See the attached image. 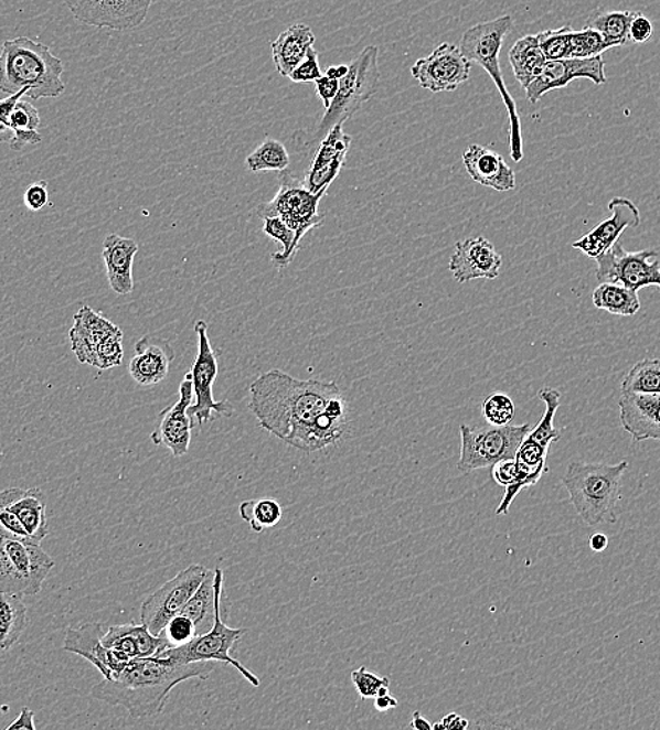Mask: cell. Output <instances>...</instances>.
Segmentation results:
<instances>
[{
  "instance_id": "obj_1",
  "label": "cell",
  "mask_w": 660,
  "mask_h": 730,
  "mask_svg": "<svg viewBox=\"0 0 660 730\" xmlns=\"http://www.w3.org/2000/svg\"><path fill=\"white\" fill-rule=\"evenodd\" d=\"M249 409L263 429L306 452L338 443L345 431V400L337 383L297 379L281 369L252 383Z\"/></svg>"
},
{
  "instance_id": "obj_2",
  "label": "cell",
  "mask_w": 660,
  "mask_h": 730,
  "mask_svg": "<svg viewBox=\"0 0 660 730\" xmlns=\"http://www.w3.org/2000/svg\"><path fill=\"white\" fill-rule=\"evenodd\" d=\"M214 667V662L177 663L155 656L132 659L118 675L96 684L91 696L126 709L136 719L155 717L163 711L178 684L190 678L205 680Z\"/></svg>"
},
{
  "instance_id": "obj_3",
  "label": "cell",
  "mask_w": 660,
  "mask_h": 730,
  "mask_svg": "<svg viewBox=\"0 0 660 730\" xmlns=\"http://www.w3.org/2000/svg\"><path fill=\"white\" fill-rule=\"evenodd\" d=\"M64 71L49 45L29 37L8 40L0 53V90L14 95L30 87V99H54L65 92Z\"/></svg>"
},
{
  "instance_id": "obj_4",
  "label": "cell",
  "mask_w": 660,
  "mask_h": 730,
  "mask_svg": "<svg viewBox=\"0 0 660 730\" xmlns=\"http://www.w3.org/2000/svg\"><path fill=\"white\" fill-rule=\"evenodd\" d=\"M628 470V462L615 465L602 462L574 461L562 476L565 490L577 516L586 526L617 522V507L621 501L622 477Z\"/></svg>"
},
{
  "instance_id": "obj_5",
  "label": "cell",
  "mask_w": 660,
  "mask_h": 730,
  "mask_svg": "<svg viewBox=\"0 0 660 730\" xmlns=\"http://www.w3.org/2000/svg\"><path fill=\"white\" fill-rule=\"evenodd\" d=\"M513 25V18L510 14H504L491 22L478 23L462 34L458 47L469 63L482 66L497 85L509 112L510 155L514 162L519 163L523 159L522 126H520L522 122H520L518 106L509 94L499 66L500 51H502L504 39L512 32Z\"/></svg>"
},
{
  "instance_id": "obj_6",
  "label": "cell",
  "mask_w": 660,
  "mask_h": 730,
  "mask_svg": "<svg viewBox=\"0 0 660 730\" xmlns=\"http://www.w3.org/2000/svg\"><path fill=\"white\" fill-rule=\"evenodd\" d=\"M379 47L369 45L349 64L348 75L339 80L337 97L330 103L317 136L324 138L334 126L344 125L376 94L380 85Z\"/></svg>"
},
{
  "instance_id": "obj_7",
  "label": "cell",
  "mask_w": 660,
  "mask_h": 730,
  "mask_svg": "<svg viewBox=\"0 0 660 730\" xmlns=\"http://www.w3.org/2000/svg\"><path fill=\"white\" fill-rule=\"evenodd\" d=\"M280 187L275 198L257 208L260 218L277 217L285 221L288 228L296 234V245L300 249L301 240L309 230L318 228L323 223V214L319 213L321 202L328 189L319 193L309 192L304 180L290 171L278 174Z\"/></svg>"
},
{
  "instance_id": "obj_8",
  "label": "cell",
  "mask_w": 660,
  "mask_h": 730,
  "mask_svg": "<svg viewBox=\"0 0 660 730\" xmlns=\"http://www.w3.org/2000/svg\"><path fill=\"white\" fill-rule=\"evenodd\" d=\"M531 430V425L485 426L471 428L461 425V454L457 470L469 472L492 468L499 461L514 459L520 444Z\"/></svg>"
},
{
  "instance_id": "obj_9",
  "label": "cell",
  "mask_w": 660,
  "mask_h": 730,
  "mask_svg": "<svg viewBox=\"0 0 660 730\" xmlns=\"http://www.w3.org/2000/svg\"><path fill=\"white\" fill-rule=\"evenodd\" d=\"M54 567L40 544L0 539V593L39 594Z\"/></svg>"
},
{
  "instance_id": "obj_10",
  "label": "cell",
  "mask_w": 660,
  "mask_h": 730,
  "mask_svg": "<svg viewBox=\"0 0 660 730\" xmlns=\"http://www.w3.org/2000/svg\"><path fill=\"white\" fill-rule=\"evenodd\" d=\"M245 632L244 629H231V626L225 625L220 609L215 616V624L207 634L194 636L192 641L184 645L170 646L155 657L177 663L223 662L225 665L234 666L236 670L241 672V675L252 686L259 687L260 678L256 677L249 668L242 665L235 657H232L235 645L238 644Z\"/></svg>"
},
{
  "instance_id": "obj_11",
  "label": "cell",
  "mask_w": 660,
  "mask_h": 730,
  "mask_svg": "<svg viewBox=\"0 0 660 730\" xmlns=\"http://www.w3.org/2000/svg\"><path fill=\"white\" fill-rule=\"evenodd\" d=\"M209 570L203 565H190L143 600L141 622L151 634L161 635L169 621L182 614L185 604L203 583Z\"/></svg>"
},
{
  "instance_id": "obj_12",
  "label": "cell",
  "mask_w": 660,
  "mask_h": 730,
  "mask_svg": "<svg viewBox=\"0 0 660 730\" xmlns=\"http://www.w3.org/2000/svg\"><path fill=\"white\" fill-rule=\"evenodd\" d=\"M194 332L199 336V353L189 374L192 377L195 404L189 406L188 414L193 423L198 420L200 428H203L207 421L214 419L213 414L231 416L234 409L226 400L216 402L214 399L213 387L219 375V359L211 346L207 322H195Z\"/></svg>"
},
{
  "instance_id": "obj_13",
  "label": "cell",
  "mask_w": 660,
  "mask_h": 730,
  "mask_svg": "<svg viewBox=\"0 0 660 730\" xmlns=\"http://www.w3.org/2000/svg\"><path fill=\"white\" fill-rule=\"evenodd\" d=\"M596 277L600 282H615L638 292L643 287L660 288V261L658 251H627L620 241L595 259Z\"/></svg>"
},
{
  "instance_id": "obj_14",
  "label": "cell",
  "mask_w": 660,
  "mask_h": 730,
  "mask_svg": "<svg viewBox=\"0 0 660 730\" xmlns=\"http://www.w3.org/2000/svg\"><path fill=\"white\" fill-rule=\"evenodd\" d=\"M77 22L96 29L131 32L146 22L153 0H64Z\"/></svg>"
},
{
  "instance_id": "obj_15",
  "label": "cell",
  "mask_w": 660,
  "mask_h": 730,
  "mask_svg": "<svg viewBox=\"0 0 660 730\" xmlns=\"http://www.w3.org/2000/svg\"><path fill=\"white\" fill-rule=\"evenodd\" d=\"M471 65L458 45L443 43L426 58L417 60L411 74L423 89L440 94L457 90L466 84Z\"/></svg>"
},
{
  "instance_id": "obj_16",
  "label": "cell",
  "mask_w": 660,
  "mask_h": 730,
  "mask_svg": "<svg viewBox=\"0 0 660 730\" xmlns=\"http://www.w3.org/2000/svg\"><path fill=\"white\" fill-rule=\"evenodd\" d=\"M576 79H589L600 86L607 82L605 61L602 55L593 58H568L546 61L537 79L531 82L525 95L531 105L550 92L564 89Z\"/></svg>"
},
{
  "instance_id": "obj_17",
  "label": "cell",
  "mask_w": 660,
  "mask_h": 730,
  "mask_svg": "<svg viewBox=\"0 0 660 730\" xmlns=\"http://www.w3.org/2000/svg\"><path fill=\"white\" fill-rule=\"evenodd\" d=\"M103 625L99 622H86L77 629H68L64 641V651L75 653L91 662L105 678L118 675L132 659L124 653L108 650L103 645Z\"/></svg>"
},
{
  "instance_id": "obj_18",
  "label": "cell",
  "mask_w": 660,
  "mask_h": 730,
  "mask_svg": "<svg viewBox=\"0 0 660 730\" xmlns=\"http://www.w3.org/2000/svg\"><path fill=\"white\" fill-rule=\"evenodd\" d=\"M503 259L493 244L483 236L458 241L451 256L450 271L460 285L472 280H494L500 275Z\"/></svg>"
},
{
  "instance_id": "obj_19",
  "label": "cell",
  "mask_w": 660,
  "mask_h": 730,
  "mask_svg": "<svg viewBox=\"0 0 660 730\" xmlns=\"http://www.w3.org/2000/svg\"><path fill=\"white\" fill-rule=\"evenodd\" d=\"M608 210L611 213L610 218L603 221L584 238L574 241L572 248L584 251L590 259H597L613 248L624 230L641 224V214L630 198L615 197L608 204Z\"/></svg>"
},
{
  "instance_id": "obj_20",
  "label": "cell",
  "mask_w": 660,
  "mask_h": 730,
  "mask_svg": "<svg viewBox=\"0 0 660 730\" xmlns=\"http://www.w3.org/2000/svg\"><path fill=\"white\" fill-rule=\"evenodd\" d=\"M179 400L161 414L162 419L158 429L151 436L155 445H164L174 457L188 454L192 441L193 420L188 414L189 406L193 404L194 393L192 377L185 374L179 388Z\"/></svg>"
},
{
  "instance_id": "obj_21",
  "label": "cell",
  "mask_w": 660,
  "mask_h": 730,
  "mask_svg": "<svg viewBox=\"0 0 660 730\" xmlns=\"http://www.w3.org/2000/svg\"><path fill=\"white\" fill-rule=\"evenodd\" d=\"M350 146H352V137L344 133L343 125L334 126L327 133L304 179L309 192L319 193L330 187L344 167Z\"/></svg>"
},
{
  "instance_id": "obj_22",
  "label": "cell",
  "mask_w": 660,
  "mask_h": 730,
  "mask_svg": "<svg viewBox=\"0 0 660 730\" xmlns=\"http://www.w3.org/2000/svg\"><path fill=\"white\" fill-rule=\"evenodd\" d=\"M134 350L136 356L128 364L134 383L141 387H153L168 377L170 364L177 357L172 344L162 337L143 336Z\"/></svg>"
},
{
  "instance_id": "obj_23",
  "label": "cell",
  "mask_w": 660,
  "mask_h": 730,
  "mask_svg": "<svg viewBox=\"0 0 660 730\" xmlns=\"http://www.w3.org/2000/svg\"><path fill=\"white\" fill-rule=\"evenodd\" d=\"M618 408L622 429L634 441L654 440L660 443V394H622Z\"/></svg>"
},
{
  "instance_id": "obj_24",
  "label": "cell",
  "mask_w": 660,
  "mask_h": 730,
  "mask_svg": "<svg viewBox=\"0 0 660 730\" xmlns=\"http://www.w3.org/2000/svg\"><path fill=\"white\" fill-rule=\"evenodd\" d=\"M118 332H121V329L115 323L91 307L84 305L76 313L74 326L70 331L72 352L79 363L93 365L100 344Z\"/></svg>"
},
{
  "instance_id": "obj_25",
  "label": "cell",
  "mask_w": 660,
  "mask_h": 730,
  "mask_svg": "<svg viewBox=\"0 0 660 730\" xmlns=\"http://www.w3.org/2000/svg\"><path fill=\"white\" fill-rule=\"evenodd\" d=\"M102 642L108 650L121 652L130 659L157 656L172 646L167 636L151 634L142 622L139 625L134 622L113 625L105 632Z\"/></svg>"
},
{
  "instance_id": "obj_26",
  "label": "cell",
  "mask_w": 660,
  "mask_h": 730,
  "mask_svg": "<svg viewBox=\"0 0 660 730\" xmlns=\"http://www.w3.org/2000/svg\"><path fill=\"white\" fill-rule=\"evenodd\" d=\"M462 163L469 176L485 187L497 192H510L515 189V173L502 155L492 149L471 146L464 152Z\"/></svg>"
},
{
  "instance_id": "obj_27",
  "label": "cell",
  "mask_w": 660,
  "mask_h": 730,
  "mask_svg": "<svg viewBox=\"0 0 660 730\" xmlns=\"http://www.w3.org/2000/svg\"><path fill=\"white\" fill-rule=\"evenodd\" d=\"M137 254V241L117 234L108 235L103 244L108 285L117 296H128L134 290L132 265Z\"/></svg>"
},
{
  "instance_id": "obj_28",
  "label": "cell",
  "mask_w": 660,
  "mask_h": 730,
  "mask_svg": "<svg viewBox=\"0 0 660 730\" xmlns=\"http://www.w3.org/2000/svg\"><path fill=\"white\" fill-rule=\"evenodd\" d=\"M224 572L221 569L209 570L207 576L185 604L182 614L192 619L195 636L207 634L215 624V616L221 609L223 598Z\"/></svg>"
},
{
  "instance_id": "obj_29",
  "label": "cell",
  "mask_w": 660,
  "mask_h": 730,
  "mask_svg": "<svg viewBox=\"0 0 660 730\" xmlns=\"http://www.w3.org/2000/svg\"><path fill=\"white\" fill-rule=\"evenodd\" d=\"M316 44V35L307 24L296 23L278 35L272 43L273 63L278 74L290 78L294 69L306 58L308 50Z\"/></svg>"
},
{
  "instance_id": "obj_30",
  "label": "cell",
  "mask_w": 660,
  "mask_h": 730,
  "mask_svg": "<svg viewBox=\"0 0 660 730\" xmlns=\"http://www.w3.org/2000/svg\"><path fill=\"white\" fill-rule=\"evenodd\" d=\"M12 511L22 522L25 532L33 538L35 544H41L49 536V523L45 517V495L43 492L33 490H20L18 495L10 502Z\"/></svg>"
},
{
  "instance_id": "obj_31",
  "label": "cell",
  "mask_w": 660,
  "mask_h": 730,
  "mask_svg": "<svg viewBox=\"0 0 660 730\" xmlns=\"http://www.w3.org/2000/svg\"><path fill=\"white\" fill-rule=\"evenodd\" d=\"M509 63L512 65L513 74L520 86L524 90L528 89L531 82L539 78L546 63L537 35H525L515 41L509 51Z\"/></svg>"
},
{
  "instance_id": "obj_32",
  "label": "cell",
  "mask_w": 660,
  "mask_h": 730,
  "mask_svg": "<svg viewBox=\"0 0 660 730\" xmlns=\"http://www.w3.org/2000/svg\"><path fill=\"white\" fill-rule=\"evenodd\" d=\"M24 595L0 593V651L8 652L18 644L28 624Z\"/></svg>"
},
{
  "instance_id": "obj_33",
  "label": "cell",
  "mask_w": 660,
  "mask_h": 730,
  "mask_svg": "<svg viewBox=\"0 0 660 730\" xmlns=\"http://www.w3.org/2000/svg\"><path fill=\"white\" fill-rule=\"evenodd\" d=\"M593 305L613 315L632 316L641 310L638 292L615 282H600L593 291Z\"/></svg>"
},
{
  "instance_id": "obj_34",
  "label": "cell",
  "mask_w": 660,
  "mask_h": 730,
  "mask_svg": "<svg viewBox=\"0 0 660 730\" xmlns=\"http://www.w3.org/2000/svg\"><path fill=\"white\" fill-rule=\"evenodd\" d=\"M634 12L624 10H596L586 20V28L595 29L603 34L610 47H621L630 41V28Z\"/></svg>"
},
{
  "instance_id": "obj_35",
  "label": "cell",
  "mask_w": 660,
  "mask_h": 730,
  "mask_svg": "<svg viewBox=\"0 0 660 730\" xmlns=\"http://www.w3.org/2000/svg\"><path fill=\"white\" fill-rule=\"evenodd\" d=\"M10 128L13 131L10 148L13 151H22L28 146H39L43 141L40 136L41 118L39 110L31 103L20 99L10 116Z\"/></svg>"
},
{
  "instance_id": "obj_36",
  "label": "cell",
  "mask_w": 660,
  "mask_h": 730,
  "mask_svg": "<svg viewBox=\"0 0 660 730\" xmlns=\"http://www.w3.org/2000/svg\"><path fill=\"white\" fill-rule=\"evenodd\" d=\"M290 163L287 148L273 138H267L246 158V168L254 173L287 171Z\"/></svg>"
},
{
  "instance_id": "obj_37",
  "label": "cell",
  "mask_w": 660,
  "mask_h": 730,
  "mask_svg": "<svg viewBox=\"0 0 660 730\" xmlns=\"http://www.w3.org/2000/svg\"><path fill=\"white\" fill-rule=\"evenodd\" d=\"M621 394H660V359H642L624 378Z\"/></svg>"
},
{
  "instance_id": "obj_38",
  "label": "cell",
  "mask_w": 660,
  "mask_h": 730,
  "mask_svg": "<svg viewBox=\"0 0 660 730\" xmlns=\"http://www.w3.org/2000/svg\"><path fill=\"white\" fill-rule=\"evenodd\" d=\"M239 514L242 520L249 524L252 532L262 533L266 528L276 527L283 518L280 503L273 498L262 501H246L241 503Z\"/></svg>"
},
{
  "instance_id": "obj_39",
  "label": "cell",
  "mask_w": 660,
  "mask_h": 730,
  "mask_svg": "<svg viewBox=\"0 0 660 730\" xmlns=\"http://www.w3.org/2000/svg\"><path fill=\"white\" fill-rule=\"evenodd\" d=\"M265 225H263V233H265L269 238L280 241L283 245V250L277 251V254L272 255L273 265L277 269H285L294 260V256L297 255L298 248L296 245V234L291 228H288L285 221H281L277 217H267L263 218Z\"/></svg>"
},
{
  "instance_id": "obj_40",
  "label": "cell",
  "mask_w": 660,
  "mask_h": 730,
  "mask_svg": "<svg viewBox=\"0 0 660 730\" xmlns=\"http://www.w3.org/2000/svg\"><path fill=\"white\" fill-rule=\"evenodd\" d=\"M19 491L20 487H9L0 492V539H18V541L35 544L25 532L22 522L9 507Z\"/></svg>"
},
{
  "instance_id": "obj_41",
  "label": "cell",
  "mask_w": 660,
  "mask_h": 730,
  "mask_svg": "<svg viewBox=\"0 0 660 730\" xmlns=\"http://www.w3.org/2000/svg\"><path fill=\"white\" fill-rule=\"evenodd\" d=\"M610 49V44L595 29L585 28L581 32H572L569 58H593Z\"/></svg>"
},
{
  "instance_id": "obj_42",
  "label": "cell",
  "mask_w": 660,
  "mask_h": 730,
  "mask_svg": "<svg viewBox=\"0 0 660 730\" xmlns=\"http://www.w3.org/2000/svg\"><path fill=\"white\" fill-rule=\"evenodd\" d=\"M572 32L574 29L571 25H564L561 29L545 30V32L535 34L546 61L569 58Z\"/></svg>"
},
{
  "instance_id": "obj_43",
  "label": "cell",
  "mask_w": 660,
  "mask_h": 730,
  "mask_svg": "<svg viewBox=\"0 0 660 730\" xmlns=\"http://www.w3.org/2000/svg\"><path fill=\"white\" fill-rule=\"evenodd\" d=\"M515 408L513 400L503 393H493L489 395L482 405V415L488 425L502 426L512 425Z\"/></svg>"
},
{
  "instance_id": "obj_44",
  "label": "cell",
  "mask_w": 660,
  "mask_h": 730,
  "mask_svg": "<svg viewBox=\"0 0 660 730\" xmlns=\"http://www.w3.org/2000/svg\"><path fill=\"white\" fill-rule=\"evenodd\" d=\"M123 339L124 333L121 331L113 334L106 342H103L99 348H97L95 362H93L92 367L106 372V369L121 365L124 357Z\"/></svg>"
},
{
  "instance_id": "obj_45",
  "label": "cell",
  "mask_w": 660,
  "mask_h": 730,
  "mask_svg": "<svg viewBox=\"0 0 660 730\" xmlns=\"http://www.w3.org/2000/svg\"><path fill=\"white\" fill-rule=\"evenodd\" d=\"M352 681L363 701L364 699H374L381 688L390 687V678L376 676L375 673L368 670V667L364 666L352 672Z\"/></svg>"
},
{
  "instance_id": "obj_46",
  "label": "cell",
  "mask_w": 660,
  "mask_h": 730,
  "mask_svg": "<svg viewBox=\"0 0 660 730\" xmlns=\"http://www.w3.org/2000/svg\"><path fill=\"white\" fill-rule=\"evenodd\" d=\"M172 646H180L188 644L195 636V625L192 619L188 615L179 614L169 624L164 626L162 632Z\"/></svg>"
},
{
  "instance_id": "obj_47",
  "label": "cell",
  "mask_w": 660,
  "mask_h": 730,
  "mask_svg": "<svg viewBox=\"0 0 660 730\" xmlns=\"http://www.w3.org/2000/svg\"><path fill=\"white\" fill-rule=\"evenodd\" d=\"M322 76L321 66H319L318 51L313 47L308 50L306 58L301 64L294 69L290 78L296 84H307V82H316Z\"/></svg>"
},
{
  "instance_id": "obj_48",
  "label": "cell",
  "mask_w": 660,
  "mask_h": 730,
  "mask_svg": "<svg viewBox=\"0 0 660 730\" xmlns=\"http://www.w3.org/2000/svg\"><path fill=\"white\" fill-rule=\"evenodd\" d=\"M23 202L25 207L30 211H34V213L43 210L50 202L49 184L43 182V180L31 184V186L24 192Z\"/></svg>"
},
{
  "instance_id": "obj_49",
  "label": "cell",
  "mask_w": 660,
  "mask_h": 730,
  "mask_svg": "<svg viewBox=\"0 0 660 730\" xmlns=\"http://www.w3.org/2000/svg\"><path fill=\"white\" fill-rule=\"evenodd\" d=\"M653 24L651 20L643 17L641 13H636L630 28V40L632 43L643 44L652 39Z\"/></svg>"
},
{
  "instance_id": "obj_50",
  "label": "cell",
  "mask_w": 660,
  "mask_h": 730,
  "mask_svg": "<svg viewBox=\"0 0 660 730\" xmlns=\"http://www.w3.org/2000/svg\"><path fill=\"white\" fill-rule=\"evenodd\" d=\"M316 86L319 99L323 101L324 109H328L330 103H332L334 97L338 95L339 80L329 78L327 75H322L321 78L316 80Z\"/></svg>"
},
{
  "instance_id": "obj_51",
  "label": "cell",
  "mask_w": 660,
  "mask_h": 730,
  "mask_svg": "<svg viewBox=\"0 0 660 730\" xmlns=\"http://www.w3.org/2000/svg\"><path fill=\"white\" fill-rule=\"evenodd\" d=\"M29 90L30 87H24L18 94L9 95L8 99L0 100V122L9 127L10 116H12L15 105L20 99H23V96L28 95Z\"/></svg>"
},
{
  "instance_id": "obj_52",
  "label": "cell",
  "mask_w": 660,
  "mask_h": 730,
  "mask_svg": "<svg viewBox=\"0 0 660 730\" xmlns=\"http://www.w3.org/2000/svg\"><path fill=\"white\" fill-rule=\"evenodd\" d=\"M469 723L466 718L458 713H448L440 722L433 723L435 730H466Z\"/></svg>"
},
{
  "instance_id": "obj_53",
  "label": "cell",
  "mask_w": 660,
  "mask_h": 730,
  "mask_svg": "<svg viewBox=\"0 0 660 730\" xmlns=\"http://www.w3.org/2000/svg\"><path fill=\"white\" fill-rule=\"evenodd\" d=\"M398 707V699L392 696L390 687L381 688L380 693L374 698V708L379 712H386L390 709Z\"/></svg>"
},
{
  "instance_id": "obj_54",
  "label": "cell",
  "mask_w": 660,
  "mask_h": 730,
  "mask_svg": "<svg viewBox=\"0 0 660 730\" xmlns=\"http://www.w3.org/2000/svg\"><path fill=\"white\" fill-rule=\"evenodd\" d=\"M8 730L12 729H30L35 730L34 723V711H31L29 707H24L19 717L15 718V721L10 723L7 728Z\"/></svg>"
},
{
  "instance_id": "obj_55",
  "label": "cell",
  "mask_w": 660,
  "mask_h": 730,
  "mask_svg": "<svg viewBox=\"0 0 660 730\" xmlns=\"http://www.w3.org/2000/svg\"><path fill=\"white\" fill-rule=\"evenodd\" d=\"M589 545L593 552L599 554L606 551L608 547V537L603 533L593 534Z\"/></svg>"
},
{
  "instance_id": "obj_56",
  "label": "cell",
  "mask_w": 660,
  "mask_h": 730,
  "mask_svg": "<svg viewBox=\"0 0 660 730\" xmlns=\"http://www.w3.org/2000/svg\"><path fill=\"white\" fill-rule=\"evenodd\" d=\"M349 72V64L345 65H334V66H329L327 71V76L332 79H342L343 76L348 75Z\"/></svg>"
},
{
  "instance_id": "obj_57",
  "label": "cell",
  "mask_w": 660,
  "mask_h": 730,
  "mask_svg": "<svg viewBox=\"0 0 660 730\" xmlns=\"http://www.w3.org/2000/svg\"><path fill=\"white\" fill-rule=\"evenodd\" d=\"M411 728L417 729V730H423V729H433V723L427 721L425 717L419 711H416L414 713V718H412L411 722Z\"/></svg>"
},
{
  "instance_id": "obj_58",
  "label": "cell",
  "mask_w": 660,
  "mask_h": 730,
  "mask_svg": "<svg viewBox=\"0 0 660 730\" xmlns=\"http://www.w3.org/2000/svg\"><path fill=\"white\" fill-rule=\"evenodd\" d=\"M12 138H13L12 128L8 127L7 125H3V122H0V142H10L12 141Z\"/></svg>"
}]
</instances>
